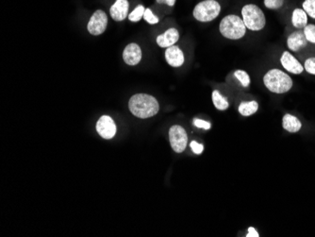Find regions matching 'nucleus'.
<instances>
[{
	"label": "nucleus",
	"mask_w": 315,
	"mask_h": 237,
	"mask_svg": "<svg viewBox=\"0 0 315 237\" xmlns=\"http://www.w3.org/2000/svg\"><path fill=\"white\" fill-rule=\"evenodd\" d=\"M128 108L133 116L142 119L152 118L160 110L158 100L147 94H134L129 100Z\"/></svg>",
	"instance_id": "obj_1"
},
{
	"label": "nucleus",
	"mask_w": 315,
	"mask_h": 237,
	"mask_svg": "<svg viewBox=\"0 0 315 237\" xmlns=\"http://www.w3.org/2000/svg\"><path fill=\"white\" fill-rule=\"evenodd\" d=\"M265 87L272 93L284 94L289 92L294 82L291 76L280 69H271L264 76Z\"/></svg>",
	"instance_id": "obj_2"
},
{
	"label": "nucleus",
	"mask_w": 315,
	"mask_h": 237,
	"mask_svg": "<svg viewBox=\"0 0 315 237\" xmlns=\"http://www.w3.org/2000/svg\"><path fill=\"white\" fill-rule=\"evenodd\" d=\"M222 35L230 40L242 39L247 32V26L240 16L230 14L222 19L219 26Z\"/></svg>",
	"instance_id": "obj_3"
},
{
	"label": "nucleus",
	"mask_w": 315,
	"mask_h": 237,
	"mask_svg": "<svg viewBox=\"0 0 315 237\" xmlns=\"http://www.w3.org/2000/svg\"><path fill=\"white\" fill-rule=\"evenodd\" d=\"M242 19L248 30H262L266 24L264 12L254 4H247L242 8Z\"/></svg>",
	"instance_id": "obj_4"
},
{
	"label": "nucleus",
	"mask_w": 315,
	"mask_h": 237,
	"mask_svg": "<svg viewBox=\"0 0 315 237\" xmlns=\"http://www.w3.org/2000/svg\"><path fill=\"white\" fill-rule=\"evenodd\" d=\"M221 6L216 0H205L196 5L193 14L199 22H211L219 16Z\"/></svg>",
	"instance_id": "obj_5"
},
{
	"label": "nucleus",
	"mask_w": 315,
	"mask_h": 237,
	"mask_svg": "<svg viewBox=\"0 0 315 237\" xmlns=\"http://www.w3.org/2000/svg\"><path fill=\"white\" fill-rule=\"evenodd\" d=\"M169 141L171 148L175 152H183L187 146L188 136L185 130L181 126L175 125L169 130Z\"/></svg>",
	"instance_id": "obj_6"
},
{
	"label": "nucleus",
	"mask_w": 315,
	"mask_h": 237,
	"mask_svg": "<svg viewBox=\"0 0 315 237\" xmlns=\"http://www.w3.org/2000/svg\"><path fill=\"white\" fill-rule=\"evenodd\" d=\"M107 25H108L107 14L101 10H98L94 12L93 16L91 17L87 26V28L89 32L93 35H100L106 30Z\"/></svg>",
	"instance_id": "obj_7"
},
{
	"label": "nucleus",
	"mask_w": 315,
	"mask_h": 237,
	"mask_svg": "<svg viewBox=\"0 0 315 237\" xmlns=\"http://www.w3.org/2000/svg\"><path fill=\"white\" fill-rule=\"evenodd\" d=\"M96 130L104 139H111L116 134V125L111 118L103 116L96 123Z\"/></svg>",
	"instance_id": "obj_8"
},
{
	"label": "nucleus",
	"mask_w": 315,
	"mask_h": 237,
	"mask_svg": "<svg viewBox=\"0 0 315 237\" xmlns=\"http://www.w3.org/2000/svg\"><path fill=\"white\" fill-rule=\"evenodd\" d=\"M281 62L284 69L295 75H299L305 70L303 66L300 64V62H298V60L293 56V54H291L288 51L283 52L281 58Z\"/></svg>",
	"instance_id": "obj_9"
},
{
	"label": "nucleus",
	"mask_w": 315,
	"mask_h": 237,
	"mask_svg": "<svg viewBox=\"0 0 315 237\" xmlns=\"http://www.w3.org/2000/svg\"><path fill=\"white\" fill-rule=\"evenodd\" d=\"M124 62L128 66H136L142 60V50L137 44H129L123 52Z\"/></svg>",
	"instance_id": "obj_10"
},
{
	"label": "nucleus",
	"mask_w": 315,
	"mask_h": 237,
	"mask_svg": "<svg viewBox=\"0 0 315 237\" xmlns=\"http://www.w3.org/2000/svg\"><path fill=\"white\" fill-rule=\"evenodd\" d=\"M165 60L172 68H180L184 64V54L179 46H172L165 51Z\"/></svg>",
	"instance_id": "obj_11"
},
{
	"label": "nucleus",
	"mask_w": 315,
	"mask_h": 237,
	"mask_svg": "<svg viewBox=\"0 0 315 237\" xmlns=\"http://www.w3.org/2000/svg\"><path fill=\"white\" fill-rule=\"evenodd\" d=\"M307 44H308V41H307L304 32L300 30L293 32L287 39V46L290 50L294 51V52H298L303 50L304 48H306Z\"/></svg>",
	"instance_id": "obj_12"
},
{
	"label": "nucleus",
	"mask_w": 315,
	"mask_h": 237,
	"mask_svg": "<svg viewBox=\"0 0 315 237\" xmlns=\"http://www.w3.org/2000/svg\"><path fill=\"white\" fill-rule=\"evenodd\" d=\"M179 34L177 28H169L164 34L157 37V44L160 48H169L179 41Z\"/></svg>",
	"instance_id": "obj_13"
},
{
	"label": "nucleus",
	"mask_w": 315,
	"mask_h": 237,
	"mask_svg": "<svg viewBox=\"0 0 315 237\" xmlns=\"http://www.w3.org/2000/svg\"><path fill=\"white\" fill-rule=\"evenodd\" d=\"M128 0H116L110 10L111 18L115 21H123L128 16Z\"/></svg>",
	"instance_id": "obj_14"
},
{
	"label": "nucleus",
	"mask_w": 315,
	"mask_h": 237,
	"mask_svg": "<svg viewBox=\"0 0 315 237\" xmlns=\"http://www.w3.org/2000/svg\"><path fill=\"white\" fill-rule=\"evenodd\" d=\"M282 127L291 134H296L301 130L302 123L297 116L286 114L282 118Z\"/></svg>",
	"instance_id": "obj_15"
},
{
	"label": "nucleus",
	"mask_w": 315,
	"mask_h": 237,
	"mask_svg": "<svg viewBox=\"0 0 315 237\" xmlns=\"http://www.w3.org/2000/svg\"><path fill=\"white\" fill-rule=\"evenodd\" d=\"M292 23L298 30L304 28L308 25V14L303 8H296L292 14Z\"/></svg>",
	"instance_id": "obj_16"
},
{
	"label": "nucleus",
	"mask_w": 315,
	"mask_h": 237,
	"mask_svg": "<svg viewBox=\"0 0 315 237\" xmlns=\"http://www.w3.org/2000/svg\"><path fill=\"white\" fill-rule=\"evenodd\" d=\"M259 109V104L255 100L242 102L239 105V112L244 116H250L254 114Z\"/></svg>",
	"instance_id": "obj_17"
},
{
	"label": "nucleus",
	"mask_w": 315,
	"mask_h": 237,
	"mask_svg": "<svg viewBox=\"0 0 315 237\" xmlns=\"http://www.w3.org/2000/svg\"><path fill=\"white\" fill-rule=\"evenodd\" d=\"M213 102L217 110H225L230 107L229 102L217 90L213 92Z\"/></svg>",
	"instance_id": "obj_18"
},
{
	"label": "nucleus",
	"mask_w": 315,
	"mask_h": 237,
	"mask_svg": "<svg viewBox=\"0 0 315 237\" xmlns=\"http://www.w3.org/2000/svg\"><path fill=\"white\" fill-rule=\"evenodd\" d=\"M234 76L242 84L244 87H248L250 84V76L244 70H236L234 72Z\"/></svg>",
	"instance_id": "obj_19"
},
{
	"label": "nucleus",
	"mask_w": 315,
	"mask_h": 237,
	"mask_svg": "<svg viewBox=\"0 0 315 237\" xmlns=\"http://www.w3.org/2000/svg\"><path fill=\"white\" fill-rule=\"evenodd\" d=\"M145 8H144L143 5H139L137 6V8L128 16V19L132 22H138L142 19V17H144Z\"/></svg>",
	"instance_id": "obj_20"
},
{
	"label": "nucleus",
	"mask_w": 315,
	"mask_h": 237,
	"mask_svg": "<svg viewBox=\"0 0 315 237\" xmlns=\"http://www.w3.org/2000/svg\"><path fill=\"white\" fill-rule=\"evenodd\" d=\"M303 10L309 16L315 19V0H305L303 2Z\"/></svg>",
	"instance_id": "obj_21"
},
{
	"label": "nucleus",
	"mask_w": 315,
	"mask_h": 237,
	"mask_svg": "<svg viewBox=\"0 0 315 237\" xmlns=\"http://www.w3.org/2000/svg\"><path fill=\"white\" fill-rule=\"evenodd\" d=\"M303 32L306 36L307 41L312 44H315V26L307 25L304 28Z\"/></svg>",
	"instance_id": "obj_22"
},
{
	"label": "nucleus",
	"mask_w": 315,
	"mask_h": 237,
	"mask_svg": "<svg viewBox=\"0 0 315 237\" xmlns=\"http://www.w3.org/2000/svg\"><path fill=\"white\" fill-rule=\"evenodd\" d=\"M284 4V0H264V6L271 10L281 8Z\"/></svg>",
	"instance_id": "obj_23"
},
{
	"label": "nucleus",
	"mask_w": 315,
	"mask_h": 237,
	"mask_svg": "<svg viewBox=\"0 0 315 237\" xmlns=\"http://www.w3.org/2000/svg\"><path fill=\"white\" fill-rule=\"evenodd\" d=\"M144 18L145 21L151 25L157 24L159 22V18L155 16L152 12V10L150 8H145V14H144Z\"/></svg>",
	"instance_id": "obj_24"
},
{
	"label": "nucleus",
	"mask_w": 315,
	"mask_h": 237,
	"mask_svg": "<svg viewBox=\"0 0 315 237\" xmlns=\"http://www.w3.org/2000/svg\"><path fill=\"white\" fill-rule=\"evenodd\" d=\"M304 69L306 70L307 72L309 74H312V75H315V58H309L306 60L305 62V64H304Z\"/></svg>",
	"instance_id": "obj_25"
},
{
	"label": "nucleus",
	"mask_w": 315,
	"mask_h": 237,
	"mask_svg": "<svg viewBox=\"0 0 315 237\" xmlns=\"http://www.w3.org/2000/svg\"><path fill=\"white\" fill-rule=\"evenodd\" d=\"M194 125L196 127L199 128H204V130H210L211 128V123L210 122H207L204 120H200V119H195L194 120Z\"/></svg>",
	"instance_id": "obj_26"
},
{
	"label": "nucleus",
	"mask_w": 315,
	"mask_h": 237,
	"mask_svg": "<svg viewBox=\"0 0 315 237\" xmlns=\"http://www.w3.org/2000/svg\"><path fill=\"white\" fill-rule=\"evenodd\" d=\"M190 146H191L192 150L196 153V154H197V155L201 154V153L203 152V150H204L203 144H199V143H197L196 141H193Z\"/></svg>",
	"instance_id": "obj_27"
},
{
	"label": "nucleus",
	"mask_w": 315,
	"mask_h": 237,
	"mask_svg": "<svg viewBox=\"0 0 315 237\" xmlns=\"http://www.w3.org/2000/svg\"><path fill=\"white\" fill-rule=\"evenodd\" d=\"M260 234L259 232L256 230L255 228L253 227H249L248 228V232H247V237H259Z\"/></svg>",
	"instance_id": "obj_28"
},
{
	"label": "nucleus",
	"mask_w": 315,
	"mask_h": 237,
	"mask_svg": "<svg viewBox=\"0 0 315 237\" xmlns=\"http://www.w3.org/2000/svg\"><path fill=\"white\" fill-rule=\"evenodd\" d=\"M156 1L159 4H166V5L170 6V7H173L175 5V3H176V0H156Z\"/></svg>",
	"instance_id": "obj_29"
}]
</instances>
